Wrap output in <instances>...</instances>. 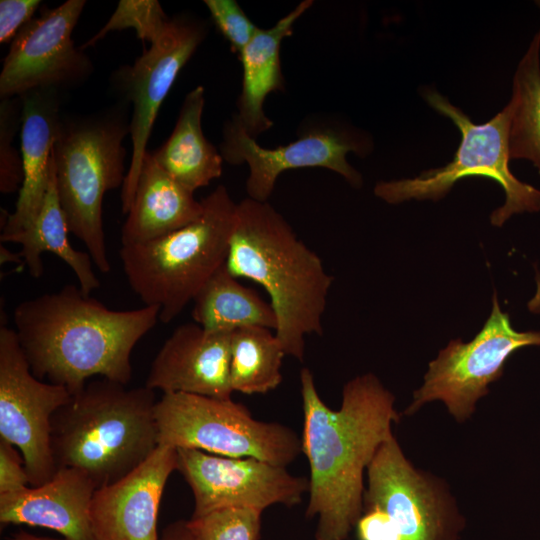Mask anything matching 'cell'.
Returning <instances> with one entry per match:
<instances>
[{"label":"cell","mask_w":540,"mask_h":540,"mask_svg":"<svg viewBox=\"0 0 540 540\" xmlns=\"http://www.w3.org/2000/svg\"><path fill=\"white\" fill-rule=\"evenodd\" d=\"M192 318L205 330L232 333L244 327L275 330L270 304L252 288L242 285L226 264L218 269L193 300Z\"/></svg>","instance_id":"cb8c5ba5"},{"label":"cell","mask_w":540,"mask_h":540,"mask_svg":"<svg viewBox=\"0 0 540 540\" xmlns=\"http://www.w3.org/2000/svg\"><path fill=\"white\" fill-rule=\"evenodd\" d=\"M30 485L22 454L0 439V494L19 491Z\"/></svg>","instance_id":"4dcf8cb0"},{"label":"cell","mask_w":540,"mask_h":540,"mask_svg":"<svg viewBox=\"0 0 540 540\" xmlns=\"http://www.w3.org/2000/svg\"><path fill=\"white\" fill-rule=\"evenodd\" d=\"M366 473L363 510L386 514L401 540L460 539L465 518L446 482L416 468L394 435L380 445Z\"/></svg>","instance_id":"30bf717a"},{"label":"cell","mask_w":540,"mask_h":540,"mask_svg":"<svg viewBox=\"0 0 540 540\" xmlns=\"http://www.w3.org/2000/svg\"><path fill=\"white\" fill-rule=\"evenodd\" d=\"M68 233L69 228L57 194L55 164L52 157L50 181L37 217L28 227L7 236H0V240L21 245L18 254L34 278H39L44 271L41 254L43 252L55 254L72 269L81 290L90 295L100 286L92 267L93 260L89 253L73 248Z\"/></svg>","instance_id":"603a6c76"},{"label":"cell","mask_w":540,"mask_h":540,"mask_svg":"<svg viewBox=\"0 0 540 540\" xmlns=\"http://www.w3.org/2000/svg\"><path fill=\"white\" fill-rule=\"evenodd\" d=\"M202 214L160 238L120 249L131 289L169 323L226 264L237 203L223 185L201 200Z\"/></svg>","instance_id":"5b68a950"},{"label":"cell","mask_w":540,"mask_h":540,"mask_svg":"<svg viewBox=\"0 0 540 540\" xmlns=\"http://www.w3.org/2000/svg\"><path fill=\"white\" fill-rule=\"evenodd\" d=\"M536 292L534 296L530 299L527 304V307L530 312L540 314V274L537 272L536 275Z\"/></svg>","instance_id":"e575fe53"},{"label":"cell","mask_w":540,"mask_h":540,"mask_svg":"<svg viewBox=\"0 0 540 540\" xmlns=\"http://www.w3.org/2000/svg\"><path fill=\"white\" fill-rule=\"evenodd\" d=\"M0 257H1V263L5 262H22L20 256L18 253L12 254L6 247L1 245L0 247Z\"/></svg>","instance_id":"d590c367"},{"label":"cell","mask_w":540,"mask_h":540,"mask_svg":"<svg viewBox=\"0 0 540 540\" xmlns=\"http://www.w3.org/2000/svg\"><path fill=\"white\" fill-rule=\"evenodd\" d=\"M177 471L193 494L192 517L225 508L263 512L276 504L293 507L302 502L309 489L308 478L291 474L285 466L197 449H177Z\"/></svg>","instance_id":"5bb4252c"},{"label":"cell","mask_w":540,"mask_h":540,"mask_svg":"<svg viewBox=\"0 0 540 540\" xmlns=\"http://www.w3.org/2000/svg\"><path fill=\"white\" fill-rule=\"evenodd\" d=\"M12 540H56V539L47 538V537H39L30 533H27L25 531H19L13 536Z\"/></svg>","instance_id":"8d00e7d4"},{"label":"cell","mask_w":540,"mask_h":540,"mask_svg":"<svg viewBox=\"0 0 540 540\" xmlns=\"http://www.w3.org/2000/svg\"><path fill=\"white\" fill-rule=\"evenodd\" d=\"M203 204L155 161L144 156L134 198L122 227V246L168 235L196 220Z\"/></svg>","instance_id":"ffe728a7"},{"label":"cell","mask_w":540,"mask_h":540,"mask_svg":"<svg viewBox=\"0 0 540 540\" xmlns=\"http://www.w3.org/2000/svg\"><path fill=\"white\" fill-rule=\"evenodd\" d=\"M154 390L101 378L71 394L51 419L56 468H76L97 489L142 464L158 447Z\"/></svg>","instance_id":"277c9868"},{"label":"cell","mask_w":540,"mask_h":540,"mask_svg":"<svg viewBox=\"0 0 540 540\" xmlns=\"http://www.w3.org/2000/svg\"><path fill=\"white\" fill-rule=\"evenodd\" d=\"M20 98L23 182L14 212L4 220L1 236L28 227L37 217L48 189L52 152L62 119L61 92L39 89Z\"/></svg>","instance_id":"d6986e66"},{"label":"cell","mask_w":540,"mask_h":540,"mask_svg":"<svg viewBox=\"0 0 540 540\" xmlns=\"http://www.w3.org/2000/svg\"><path fill=\"white\" fill-rule=\"evenodd\" d=\"M169 21L157 0H121L106 24L80 48H89L109 32L123 29H134L139 39L151 43L163 33Z\"/></svg>","instance_id":"4316f807"},{"label":"cell","mask_w":540,"mask_h":540,"mask_svg":"<svg viewBox=\"0 0 540 540\" xmlns=\"http://www.w3.org/2000/svg\"><path fill=\"white\" fill-rule=\"evenodd\" d=\"M206 24L188 15L170 18L163 33L132 65L113 75L117 92L132 106V156L122 185V212L127 214L136 190L147 144L158 115L178 74L206 36Z\"/></svg>","instance_id":"8fae6325"},{"label":"cell","mask_w":540,"mask_h":540,"mask_svg":"<svg viewBox=\"0 0 540 540\" xmlns=\"http://www.w3.org/2000/svg\"><path fill=\"white\" fill-rule=\"evenodd\" d=\"M40 0L0 1V42L13 41L18 32L33 19Z\"/></svg>","instance_id":"1f68e13d"},{"label":"cell","mask_w":540,"mask_h":540,"mask_svg":"<svg viewBox=\"0 0 540 540\" xmlns=\"http://www.w3.org/2000/svg\"><path fill=\"white\" fill-rule=\"evenodd\" d=\"M284 347L271 329L244 327L230 340L229 375L233 392L265 394L282 382Z\"/></svg>","instance_id":"484cf974"},{"label":"cell","mask_w":540,"mask_h":540,"mask_svg":"<svg viewBox=\"0 0 540 540\" xmlns=\"http://www.w3.org/2000/svg\"><path fill=\"white\" fill-rule=\"evenodd\" d=\"M71 398L62 385L43 382L31 371L16 332L0 326V439L22 454L30 486L57 471L50 445L51 419Z\"/></svg>","instance_id":"7c38bea8"},{"label":"cell","mask_w":540,"mask_h":540,"mask_svg":"<svg viewBox=\"0 0 540 540\" xmlns=\"http://www.w3.org/2000/svg\"><path fill=\"white\" fill-rule=\"evenodd\" d=\"M159 540H197V539L188 525V520H177L165 528Z\"/></svg>","instance_id":"836d02e7"},{"label":"cell","mask_w":540,"mask_h":540,"mask_svg":"<svg viewBox=\"0 0 540 540\" xmlns=\"http://www.w3.org/2000/svg\"><path fill=\"white\" fill-rule=\"evenodd\" d=\"M204 95L202 86L187 93L172 133L152 152L159 166L193 193L222 175L223 158L202 131Z\"/></svg>","instance_id":"7402d4cb"},{"label":"cell","mask_w":540,"mask_h":540,"mask_svg":"<svg viewBox=\"0 0 540 540\" xmlns=\"http://www.w3.org/2000/svg\"><path fill=\"white\" fill-rule=\"evenodd\" d=\"M313 4L300 2L286 16L269 29L258 27L251 41L238 56L243 68L242 90L235 115L246 132L253 138L267 131L273 122L264 113L266 97L272 92L285 90L281 71L280 47L282 40L293 33V25Z\"/></svg>","instance_id":"44dd1931"},{"label":"cell","mask_w":540,"mask_h":540,"mask_svg":"<svg viewBox=\"0 0 540 540\" xmlns=\"http://www.w3.org/2000/svg\"><path fill=\"white\" fill-rule=\"evenodd\" d=\"M357 540H401L389 518L377 509H365L356 525Z\"/></svg>","instance_id":"d6a6232c"},{"label":"cell","mask_w":540,"mask_h":540,"mask_svg":"<svg viewBox=\"0 0 540 540\" xmlns=\"http://www.w3.org/2000/svg\"><path fill=\"white\" fill-rule=\"evenodd\" d=\"M85 0L45 8L11 42L0 73V97L39 89L59 92L82 84L92 73L90 58L72 40Z\"/></svg>","instance_id":"4fadbf2b"},{"label":"cell","mask_w":540,"mask_h":540,"mask_svg":"<svg viewBox=\"0 0 540 540\" xmlns=\"http://www.w3.org/2000/svg\"><path fill=\"white\" fill-rule=\"evenodd\" d=\"M262 512L225 508L191 517L188 525L197 540H259Z\"/></svg>","instance_id":"83f0119b"},{"label":"cell","mask_w":540,"mask_h":540,"mask_svg":"<svg viewBox=\"0 0 540 540\" xmlns=\"http://www.w3.org/2000/svg\"><path fill=\"white\" fill-rule=\"evenodd\" d=\"M177 449L158 446L122 479L96 489L90 522L95 540H159L158 513Z\"/></svg>","instance_id":"2e32d148"},{"label":"cell","mask_w":540,"mask_h":540,"mask_svg":"<svg viewBox=\"0 0 540 540\" xmlns=\"http://www.w3.org/2000/svg\"><path fill=\"white\" fill-rule=\"evenodd\" d=\"M212 21L229 42L232 52L240 55L258 27L234 0H205Z\"/></svg>","instance_id":"f546056e"},{"label":"cell","mask_w":540,"mask_h":540,"mask_svg":"<svg viewBox=\"0 0 540 540\" xmlns=\"http://www.w3.org/2000/svg\"><path fill=\"white\" fill-rule=\"evenodd\" d=\"M536 4L538 7H540V1H537Z\"/></svg>","instance_id":"74e56055"},{"label":"cell","mask_w":540,"mask_h":540,"mask_svg":"<svg viewBox=\"0 0 540 540\" xmlns=\"http://www.w3.org/2000/svg\"><path fill=\"white\" fill-rule=\"evenodd\" d=\"M364 147L363 141L356 135L326 126L307 130L287 145L265 148L246 132L234 116L224 126L220 154L231 165L247 163L248 197L267 202L279 175L290 169L326 168L344 177L352 186L360 187L362 177L348 163L346 155L351 151L360 153Z\"/></svg>","instance_id":"9a60e30c"},{"label":"cell","mask_w":540,"mask_h":540,"mask_svg":"<svg viewBox=\"0 0 540 540\" xmlns=\"http://www.w3.org/2000/svg\"><path fill=\"white\" fill-rule=\"evenodd\" d=\"M423 97L428 105L449 118L461 134L453 160L447 165L421 172L414 178L380 181L374 194L389 204L444 198L466 177L481 176L497 182L505 194L502 206L491 214V224L501 227L510 217L540 211V190L516 178L509 167V107L506 105L483 124L474 123L459 107L435 89Z\"/></svg>","instance_id":"52a82bcc"},{"label":"cell","mask_w":540,"mask_h":540,"mask_svg":"<svg viewBox=\"0 0 540 540\" xmlns=\"http://www.w3.org/2000/svg\"><path fill=\"white\" fill-rule=\"evenodd\" d=\"M232 333L184 323L166 339L151 363L145 386L164 393L229 399Z\"/></svg>","instance_id":"e0dca14e"},{"label":"cell","mask_w":540,"mask_h":540,"mask_svg":"<svg viewBox=\"0 0 540 540\" xmlns=\"http://www.w3.org/2000/svg\"><path fill=\"white\" fill-rule=\"evenodd\" d=\"M117 106L89 116H62L55 144L56 189L69 232L87 247L102 273L111 270L102 220L107 191L123 185L124 138L130 123Z\"/></svg>","instance_id":"8992f818"},{"label":"cell","mask_w":540,"mask_h":540,"mask_svg":"<svg viewBox=\"0 0 540 540\" xmlns=\"http://www.w3.org/2000/svg\"><path fill=\"white\" fill-rule=\"evenodd\" d=\"M155 416L158 446L252 457L285 467L302 453L301 437L293 429L257 420L231 398L164 393L157 400Z\"/></svg>","instance_id":"ba28073f"},{"label":"cell","mask_w":540,"mask_h":540,"mask_svg":"<svg viewBox=\"0 0 540 540\" xmlns=\"http://www.w3.org/2000/svg\"><path fill=\"white\" fill-rule=\"evenodd\" d=\"M96 489L85 472L59 468L42 485L0 494V522L51 529L65 540H95L90 507Z\"/></svg>","instance_id":"ac0fdd59"},{"label":"cell","mask_w":540,"mask_h":540,"mask_svg":"<svg viewBox=\"0 0 540 540\" xmlns=\"http://www.w3.org/2000/svg\"><path fill=\"white\" fill-rule=\"evenodd\" d=\"M159 314L154 305L112 310L67 284L19 303L13 322L32 373L74 394L93 376L127 385L132 351Z\"/></svg>","instance_id":"7a4b0ae2"},{"label":"cell","mask_w":540,"mask_h":540,"mask_svg":"<svg viewBox=\"0 0 540 540\" xmlns=\"http://www.w3.org/2000/svg\"><path fill=\"white\" fill-rule=\"evenodd\" d=\"M21 109L20 97L1 99L0 191L6 194L20 190L23 182L22 158L12 144L21 127Z\"/></svg>","instance_id":"f1b7e54d"},{"label":"cell","mask_w":540,"mask_h":540,"mask_svg":"<svg viewBox=\"0 0 540 540\" xmlns=\"http://www.w3.org/2000/svg\"><path fill=\"white\" fill-rule=\"evenodd\" d=\"M300 393L310 470L306 517H317L315 540H346L363 512L364 473L401 415L373 373L344 385L338 410L322 400L308 368L300 371Z\"/></svg>","instance_id":"6da1fadb"},{"label":"cell","mask_w":540,"mask_h":540,"mask_svg":"<svg viewBox=\"0 0 540 540\" xmlns=\"http://www.w3.org/2000/svg\"><path fill=\"white\" fill-rule=\"evenodd\" d=\"M507 105L510 160H528L540 175V28L517 65Z\"/></svg>","instance_id":"d4e9b609"},{"label":"cell","mask_w":540,"mask_h":540,"mask_svg":"<svg viewBox=\"0 0 540 540\" xmlns=\"http://www.w3.org/2000/svg\"><path fill=\"white\" fill-rule=\"evenodd\" d=\"M226 266L265 289L286 355L303 361L305 337L323 332L333 281L318 254L268 202L247 197L236 206Z\"/></svg>","instance_id":"3957f363"},{"label":"cell","mask_w":540,"mask_h":540,"mask_svg":"<svg viewBox=\"0 0 540 540\" xmlns=\"http://www.w3.org/2000/svg\"><path fill=\"white\" fill-rule=\"evenodd\" d=\"M527 346H540V331L515 330L494 294L492 312L483 328L471 341L455 339L439 351L404 415L441 401L458 423H464L473 415L477 402L489 393V385L503 375L508 358Z\"/></svg>","instance_id":"9c48e42d"}]
</instances>
